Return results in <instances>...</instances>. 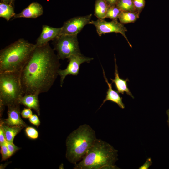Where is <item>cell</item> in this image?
<instances>
[{"label":"cell","mask_w":169,"mask_h":169,"mask_svg":"<svg viewBox=\"0 0 169 169\" xmlns=\"http://www.w3.org/2000/svg\"><path fill=\"white\" fill-rule=\"evenodd\" d=\"M49 43L36 46L20 73L24 95L48 91L53 85L60 65Z\"/></svg>","instance_id":"obj_1"},{"label":"cell","mask_w":169,"mask_h":169,"mask_svg":"<svg viewBox=\"0 0 169 169\" xmlns=\"http://www.w3.org/2000/svg\"><path fill=\"white\" fill-rule=\"evenodd\" d=\"M117 150L107 142L96 139L81 161L74 164V169H119L115 165Z\"/></svg>","instance_id":"obj_2"},{"label":"cell","mask_w":169,"mask_h":169,"mask_svg":"<svg viewBox=\"0 0 169 169\" xmlns=\"http://www.w3.org/2000/svg\"><path fill=\"white\" fill-rule=\"evenodd\" d=\"M35 44L20 38L0 51V73L21 72L35 48Z\"/></svg>","instance_id":"obj_3"},{"label":"cell","mask_w":169,"mask_h":169,"mask_svg":"<svg viewBox=\"0 0 169 169\" xmlns=\"http://www.w3.org/2000/svg\"><path fill=\"white\" fill-rule=\"evenodd\" d=\"M96 139L95 131L89 125H80L66 138V159L72 164L77 163L85 155Z\"/></svg>","instance_id":"obj_4"},{"label":"cell","mask_w":169,"mask_h":169,"mask_svg":"<svg viewBox=\"0 0 169 169\" xmlns=\"http://www.w3.org/2000/svg\"><path fill=\"white\" fill-rule=\"evenodd\" d=\"M21 72L0 73V104L4 106L20 104L24 93L20 80Z\"/></svg>","instance_id":"obj_5"},{"label":"cell","mask_w":169,"mask_h":169,"mask_svg":"<svg viewBox=\"0 0 169 169\" xmlns=\"http://www.w3.org/2000/svg\"><path fill=\"white\" fill-rule=\"evenodd\" d=\"M77 35H61L53 40L54 50L59 59H68L71 56L81 54Z\"/></svg>","instance_id":"obj_6"},{"label":"cell","mask_w":169,"mask_h":169,"mask_svg":"<svg viewBox=\"0 0 169 169\" xmlns=\"http://www.w3.org/2000/svg\"><path fill=\"white\" fill-rule=\"evenodd\" d=\"M89 24H92L95 26L97 32L100 36L110 33H120L126 40L130 47H132L125 35V33L127 31L126 28L123 24L119 22L117 20L107 22L104 19H98L96 20L90 21Z\"/></svg>","instance_id":"obj_7"},{"label":"cell","mask_w":169,"mask_h":169,"mask_svg":"<svg viewBox=\"0 0 169 169\" xmlns=\"http://www.w3.org/2000/svg\"><path fill=\"white\" fill-rule=\"evenodd\" d=\"M69 63L66 68L59 69L58 74L60 77V86H62L64 81L68 75H77L79 72L80 65L84 62L89 63L93 58L85 56L81 54L71 56L68 59Z\"/></svg>","instance_id":"obj_8"},{"label":"cell","mask_w":169,"mask_h":169,"mask_svg":"<svg viewBox=\"0 0 169 169\" xmlns=\"http://www.w3.org/2000/svg\"><path fill=\"white\" fill-rule=\"evenodd\" d=\"M92 14L75 17L65 22L61 27L59 35H77L86 25L89 24Z\"/></svg>","instance_id":"obj_9"},{"label":"cell","mask_w":169,"mask_h":169,"mask_svg":"<svg viewBox=\"0 0 169 169\" xmlns=\"http://www.w3.org/2000/svg\"><path fill=\"white\" fill-rule=\"evenodd\" d=\"M20 104L8 106V117L2 120L6 125L10 126H18L23 128L27 125L21 119L20 115Z\"/></svg>","instance_id":"obj_10"},{"label":"cell","mask_w":169,"mask_h":169,"mask_svg":"<svg viewBox=\"0 0 169 169\" xmlns=\"http://www.w3.org/2000/svg\"><path fill=\"white\" fill-rule=\"evenodd\" d=\"M61 30V27L56 28L46 25H43L41 33L35 44V46H42L53 40L59 35Z\"/></svg>","instance_id":"obj_11"},{"label":"cell","mask_w":169,"mask_h":169,"mask_svg":"<svg viewBox=\"0 0 169 169\" xmlns=\"http://www.w3.org/2000/svg\"><path fill=\"white\" fill-rule=\"evenodd\" d=\"M43 8L40 3L33 2L19 13L16 14L12 20L20 18L35 19L43 13Z\"/></svg>","instance_id":"obj_12"},{"label":"cell","mask_w":169,"mask_h":169,"mask_svg":"<svg viewBox=\"0 0 169 169\" xmlns=\"http://www.w3.org/2000/svg\"><path fill=\"white\" fill-rule=\"evenodd\" d=\"M114 61L115 63V79H110L112 83H114L115 86L117 91L119 93L123 95L125 92L128 95L130 96L133 99L134 97L128 88L127 82L129 81V79L127 78L125 79H123L120 77L119 76L118 66L116 63V59L115 55H114Z\"/></svg>","instance_id":"obj_13"},{"label":"cell","mask_w":169,"mask_h":169,"mask_svg":"<svg viewBox=\"0 0 169 169\" xmlns=\"http://www.w3.org/2000/svg\"><path fill=\"white\" fill-rule=\"evenodd\" d=\"M103 75L105 81L108 84V88L106 92V95L105 98L104 100L103 103L101 104L99 108H101L103 104L107 101H110L118 105V106L121 109L125 108L124 104L122 101L123 98L118 94L117 91L113 89L112 84V83H109L107 78L106 77L104 70L102 67Z\"/></svg>","instance_id":"obj_14"},{"label":"cell","mask_w":169,"mask_h":169,"mask_svg":"<svg viewBox=\"0 0 169 169\" xmlns=\"http://www.w3.org/2000/svg\"><path fill=\"white\" fill-rule=\"evenodd\" d=\"M38 95L35 94H24L20 97L19 103L27 108L33 110L39 115L40 108Z\"/></svg>","instance_id":"obj_15"},{"label":"cell","mask_w":169,"mask_h":169,"mask_svg":"<svg viewBox=\"0 0 169 169\" xmlns=\"http://www.w3.org/2000/svg\"><path fill=\"white\" fill-rule=\"evenodd\" d=\"M0 125L2 126L4 131L6 141L11 142H13L15 136L23 128L20 126H8L5 124L2 119H1Z\"/></svg>","instance_id":"obj_16"},{"label":"cell","mask_w":169,"mask_h":169,"mask_svg":"<svg viewBox=\"0 0 169 169\" xmlns=\"http://www.w3.org/2000/svg\"><path fill=\"white\" fill-rule=\"evenodd\" d=\"M109 6L105 0H96L94 15L100 19H104Z\"/></svg>","instance_id":"obj_17"},{"label":"cell","mask_w":169,"mask_h":169,"mask_svg":"<svg viewBox=\"0 0 169 169\" xmlns=\"http://www.w3.org/2000/svg\"><path fill=\"white\" fill-rule=\"evenodd\" d=\"M13 5L9 4L0 3V17L7 21L12 19L15 15Z\"/></svg>","instance_id":"obj_18"},{"label":"cell","mask_w":169,"mask_h":169,"mask_svg":"<svg viewBox=\"0 0 169 169\" xmlns=\"http://www.w3.org/2000/svg\"><path fill=\"white\" fill-rule=\"evenodd\" d=\"M139 14L138 12L121 11L118 19L123 24L133 23L138 18Z\"/></svg>","instance_id":"obj_19"},{"label":"cell","mask_w":169,"mask_h":169,"mask_svg":"<svg viewBox=\"0 0 169 169\" xmlns=\"http://www.w3.org/2000/svg\"><path fill=\"white\" fill-rule=\"evenodd\" d=\"M116 6L121 11L135 12L133 0H119Z\"/></svg>","instance_id":"obj_20"},{"label":"cell","mask_w":169,"mask_h":169,"mask_svg":"<svg viewBox=\"0 0 169 169\" xmlns=\"http://www.w3.org/2000/svg\"><path fill=\"white\" fill-rule=\"evenodd\" d=\"M121 11L116 6H109L107 12L106 18L112 20H117Z\"/></svg>","instance_id":"obj_21"},{"label":"cell","mask_w":169,"mask_h":169,"mask_svg":"<svg viewBox=\"0 0 169 169\" xmlns=\"http://www.w3.org/2000/svg\"><path fill=\"white\" fill-rule=\"evenodd\" d=\"M25 132L27 136L31 139H36L38 137L39 135L38 131L33 127H26Z\"/></svg>","instance_id":"obj_22"},{"label":"cell","mask_w":169,"mask_h":169,"mask_svg":"<svg viewBox=\"0 0 169 169\" xmlns=\"http://www.w3.org/2000/svg\"><path fill=\"white\" fill-rule=\"evenodd\" d=\"M6 142L0 145V153L1 154V161H5L11 157Z\"/></svg>","instance_id":"obj_23"},{"label":"cell","mask_w":169,"mask_h":169,"mask_svg":"<svg viewBox=\"0 0 169 169\" xmlns=\"http://www.w3.org/2000/svg\"><path fill=\"white\" fill-rule=\"evenodd\" d=\"M6 144L11 156L20 149V148L16 146L13 142L7 141Z\"/></svg>","instance_id":"obj_24"},{"label":"cell","mask_w":169,"mask_h":169,"mask_svg":"<svg viewBox=\"0 0 169 169\" xmlns=\"http://www.w3.org/2000/svg\"><path fill=\"white\" fill-rule=\"evenodd\" d=\"M135 9L140 11L144 8L145 5V0H133Z\"/></svg>","instance_id":"obj_25"},{"label":"cell","mask_w":169,"mask_h":169,"mask_svg":"<svg viewBox=\"0 0 169 169\" xmlns=\"http://www.w3.org/2000/svg\"><path fill=\"white\" fill-rule=\"evenodd\" d=\"M29 120L31 123L36 126L38 127L40 124V120L36 114H33L32 116L29 118Z\"/></svg>","instance_id":"obj_26"},{"label":"cell","mask_w":169,"mask_h":169,"mask_svg":"<svg viewBox=\"0 0 169 169\" xmlns=\"http://www.w3.org/2000/svg\"><path fill=\"white\" fill-rule=\"evenodd\" d=\"M33 115L31 109L29 108H24L21 113L22 117L24 118H29Z\"/></svg>","instance_id":"obj_27"},{"label":"cell","mask_w":169,"mask_h":169,"mask_svg":"<svg viewBox=\"0 0 169 169\" xmlns=\"http://www.w3.org/2000/svg\"><path fill=\"white\" fill-rule=\"evenodd\" d=\"M152 162L151 158H148L145 163L139 168V169H148L152 164Z\"/></svg>","instance_id":"obj_28"},{"label":"cell","mask_w":169,"mask_h":169,"mask_svg":"<svg viewBox=\"0 0 169 169\" xmlns=\"http://www.w3.org/2000/svg\"><path fill=\"white\" fill-rule=\"evenodd\" d=\"M6 141L4 132L2 126L0 125V145Z\"/></svg>","instance_id":"obj_29"},{"label":"cell","mask_w":169,"mask_h":169,"mask_svg":"<svg viewBox=\"0 0 169 169\" xmlns=\"http://www.w3.org/2000/svg\"><path fill=\"white\" fill-rule=\"evenodd\" d=\"M109 6H116L119 0H105Z\"/></svg>","instance_id":"obj_30"},{"label":"cell","mask_w":169,"mask_h":169,"mask_svg":"<svg viewBox=\"0 0 169 169\" xmlns=\"http://www.w3.org/2000/svg\"><path fill=\"white\" fill-rule=\"evenodd\" d=\"M14 0H1V2L12 5H13Z\"/></svg>","instance_id":"obj_31"},{"label":"cell","mask_w":169,"mask_h":169,"mask_svg":"<svg viewBox=\"0 0 169 169\" xmlns=\"http://www.w3.org/2000/svg\"><path fill=\"white\" fill-rule=\"evenodd\" d=\"M166 114L167 115L168 119L167 121L168 126L169 127V109H168L166 111Z\"/></svg>","instance_id":"obj_32"},{"label":"cell","mask_w":169,"mask_h":169,"mask_svg":"<svg viewBox=\"0 0 169 169\" xmlns=\"http://www.w3.org/2000/svg\"><path fill=\"white\" fill-rule=\"evenodd\" d=\"M59 168L61 169H64V165L63 163L59 165Z\"/></svg>","instance_id":"obj_33"}]
</instances>
